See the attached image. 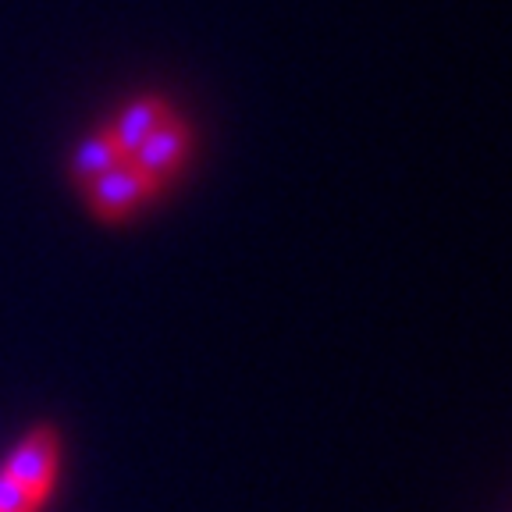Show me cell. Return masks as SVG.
<instances>
[{
	"label": "cell",
	"instance_id": "obj_1",
	"mask_svg": "<svg viewBox=\"0 0 512 512\" xmlns=\"http://www.w3.org/2000/svg\"><path fill=\"white\" fill-rule=\"evenodd\" d=\"M82 192L86 200V210L96 217L100 224H125L153 200L164 192V185L157 178H150L146 171H139L132 160H121L118 168L100 175L96 182H89Z\"/></svg>",
	"mask_w": 512,
	"mask_h": 512
},
{
	"label": "cell",
	"instance_id": "obj_4",
	"mask_svg": "<svg viewBox=\"0 0 512 512\" xmlns=\"http://www.w3.org/2000/svg\"><path fill=\"white\" fill-rule=\"evenodd\" d=\"M171 111H175V107H171L164 96L146 93V96H136V100H128V104L107 121V128L114 132V143H118V150L125 153V160L139 150V143H143V139L150 136L153 128L168 118Z\"/></svg>",
	"mask_w": 512,
	"mask_h": 512
},
{
	"label": "cell",
	"instance_id": "obj_2",
	"mask_svg": "<svg viewBox=\"0 0 512 512\" xmlns=\"http://www.w3.org/2000/svg\"><path fill=\"white\" fill-rule=\"evenodd\" d=\"M0 470L47 502L57 484V470H61V438H57V431L50 424H36L32 431H25Z\"/></svg>",
	"mask_w": 512,
	"mask_h": 512
},
{
	"label": "cell",
	"instance_id": "obj_6",
	"mask_svg": "<svg viewBox=\"0 0 512 512\" xmlns=\"http://www.w3.org/2000/svg\"><path fill=\"white\" fill-rule=\"evenodd\" d=\"M43 498H36L29 488H22L18 480H11L0 470V512H40Z\"/></svg>",
	"mask_w": 512,
	"mask_h": 512
},
{
	"label": "cell",
	"instance_id": "obj_3",
	"mask_svg": "<svg viewBox=\"0 0 512 512\" xmlns=\"http://www.w3.org/2000/svg\"><path fill=\"white\" fill-rule=\"evenodd\" d=\"M189 153H192V125L182 114L171 111L168 118L160 121L150 136L139 143V150L128 160H132L139 171H146L150 178H157L160 185H168L171 178L185 168Z\"/></svg>",
	"mask_w": 512,
	"mask_h": 512
},
{
	"label": "cell",
	"instance_id": "obj_5",
	"mask_svg": "<svg viewBox=\"0 0 512 512\" xmlns=\"http://www.w3.org/2000/svg\"><path fill=\"white\" fill-rule=\"evenodd\" d=\"M125 160V153L114 143V132L107 125H100L96 132H89L79 146L72 150V160H68V178H72L75 189H86L89 182H96L100 175L114 171Z\"/></svg>",
	"mask_w": 512,
	"mask_h": 512
}]
</instances>
